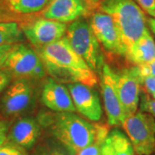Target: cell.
I'll return each instance as SVG.
<instances>
[{"mask_svg":"<svg viewBox=\"0 0 155 155\" xmlns=\"http://www.w3.org/2000/svg\"><path fill=\"white\" fill-rule=\"evenodd\" d=\"M139 107L140 111L150 114L155 117V99L151 97L144 91L140 92V95Z\"/></svg>","mask_w":155,"mask_h":155,"instance_id":"22","label":"cell"},{"mask_svg":"<svg viewBox=\"0 0 155 155\" xmlns=\"http://www.w3.org/2000/svg\"><path fill=\"white\" fill-rule=\"evenodd\" d=\"M76 111L91 122H98L103 116V110L97 92L93 87L80 83L68 84Z\"/></svg>","mask_w":155,"mask_h":155,"instance_id":"12","label":"cell"},{"mask_svg":"<svg viewBox=\"0 0 155 155\" xmlns=\"http://www.w3.org/2000/svg\"><path fill=\"white\" fill-rule=\"evenodd\" d=\"M114 155H135L129 139L122 131L115 129L109 134Z\"/></svg>","mask_w":155,"mask_h":155,"instance_id":"19","label":"cell"},{"mask_svg":"<svg viewBox=\"0 0 155 155\" xmlns=\"http://www.w3.org/2000/svg\"><path fill=\"white\" fill-rule=\"evenodd\" d=\"M51 0H5L10 10L17 14H30L41 11Z\"/></svg>","mask_w":155,"mask_h":155,"instance_id":"18","label":"cell"},{"mask_svg":"<svg viewBox=\"0 0 155 155\" xmlns=\"http://www.w3.org/2000/svg\"><path fill=\"white\" fill-rule=\"evenodd\" d=\"M100 10L110 15L116 23L126 53L149 30L145 12L133 0H102Z\"/></svg>","mask_w":155,"mask_h":155,"instance_id":"2","label":"cell"},{"mask_svg":"<svg viewBox=\"0 0 155 155\" xmlns=\"http://www.w3.org/2000/svg\"><path fill=\"white\" fill-rule=\"evenodd\" d=\"M138 155L155 153V117L142 111L127 116L121 125Z\"/></svg>","mask_w":155,"mask_h":155,"instance_id":"6","label":"cell"},{"mask_svg":"<svg viewBox=\"0 0 155 155\" xmlns=\"http://www.w3.org/2000/svg\"><path fill=\"white\" fill-rule=\"evenodd\" d=\"M140 80L143 91L155 99V77H142Z\"/></svg>","mask_w":155,"mask_h":155,"instance_id":"25","label":"cell"},{"mask_svg":"<svg viewBox=\"0 0 155 155\" xmlns=\"http://www.w3.org/2000/svg\"><path fill=\"white\" fill-rule=\"evenodd\" d=\"M1 70L17 79H39L44 77V65L38 54L23 43L14 45Z\"/></svg>","mask_w":155,"mask_h":155,"instance_id":"5","label":"cell"},{"mask_svg":"<svg viewBox=\"0 0 155 155\" xmlns=\"http://www.w3.org/2000/svg\"><path fill=\"white\" fill-rule=\"evenodd\" d=\"M147 24L149 25L150 29L155 35V17H152L147 19Z\"/></svg>","mask_w":155,"mask_h":155,"instance_id":"31","label":"cell"},{"mask_svg":"<svg viewBox=\"0 0 155 155\" xmlns=\"http://www.w3.org/2000/svg\"><path fill=\"white\" fill-rule=\"evenodd\" d=\"M34 155H76L61 142H48L36 148Z\"/></svg>","mask_w":155,"mask_h":155,"instance_id":"21","label":"cell"},{"mask_svg":"<svg viewBox=\"0 0 155 155\" xmlns=\"http://www.w3.org/2000/svg\"><path fill=\"white\" fill-rule=\"evenodd\" d=\"M3 15H4V13H3V5H2V2L0 0V22H2L1 18L3 17Z\"/></svg>","mask_w":155,"mask_h":155,"instance_id":"33","label":"cell"},{"mask_svg":"<svg viewBox=\"0 0 155 155\" xmlns=\"http://www.w3.org/2000/svg\"><path fill=\"white\" fill-rule=\"evenodd\" d=\"M125 56L135 66H140L155 59V41L149 30L128 49Z\"/></svg>","mask_w":155,"mask_h":155,"instance_id":"16","label":"cell"},{"mask_svg":"<svg viewBox=\"0 0 155 155\" xmlns=\"http://www.w3.org/2000/svg\"><path fill=\"white\" fill-rule=\"evenodd\" d=\"M88 5H97V4H98L101 0H84Z\"/></svg>","mask_w":155,"mask_h":155,"instance_id":"32","label":"cell"},{"mask_svg":"<svg viewBox=\"0 0 155 155\" xmlns=\"http://www.w3.org/2000/svg\"><path fill=\"white\" fill-rule=\"evenodd\" d=\"M39 136L40 127L36 120L31 117H22L9 128L7 140L27 150L33 147Z\"/></svg>","mask_w":155,"mask_h":155,"instance_id":"15","label":"cell"},{"mask_svg":"<svg viewBox=\"0 0 155 155\" xmlns=\"http://www.w3.org/2000/svg\"><path fill=\"white\" fill-rule=\"evenodd\" d=\"M38 49V55L45 69L54 79L67 81L69 84H84L91 87H94L97 83L96 72L74 52L66 36Z\"/></svg>","mask_w":155,"mask_h":155,"instance_id":"1","label":"cell"},{"mask_svg":"<svg viewBox=\"0 0 155 155\" xmlns=\"http://www.w3.org/2000/svg\"><path fill=\"white\" fill-rule=\"evenodd\" d=\"M145 13L155 17V0H133Z\"/></svg>","mask_w":155,"mask_h":155,"instance_id":"26","label":"cell"},{"mask_svg":"<svg viewBox=\"0 0 155 155\" xmlns=\"http://www.w3.org/2000/svg\"><path fill=\"white\" fill-rule=\"evenodd\" d=\"M109 136V129L104 125H97V134L95 140L79 151L76 155H100L101 148L107 137Z\"/></svg>","mask_w":155,"mask_h":155,"instance_id":"20","label":"cell"},{"mask_svg":"<svg viewBox=\"0 0 155 155\" xmlns=\"http://www.w3.org/2000/svg\"><path fill=\"white\" fill-rule=\"evenodd\" d=\"M11 78V77L7 72L4 70H0V92L3 91L10 84Z\"/></svg>","mask_w":155,"mask_h":155,"instance_id":"29","label":"cell"},{"mask_svg":"<svg viewBox=\"0 0 155 155\" xmlns=\"http://www.w3.org/2000/svg\"><path fill=\"white\" fill-rule=\"evenodd\" d=\"M89 23L97 40L106 50L120 55L126 54L116 23L110 15L97 12L92 15Z\"/></svg>","mask_w":155,"mask_h":155,"instance_id":"9","label":"cell"},{"mask_svg":"<svg viewBox=\"0 0 155 155\" xmlns=\"http://www.w3.org/2000/svg\"><path fill=\"white\" fill-rule=\"evenodd\" d=\"M152 155H155V153H153V154H152Z\"/></svg>","mask_w":155,"mask_h":155,"instance_id":"34","label":"cell"},{"mask_svg":"<svg viewBox=\"0 0 155 155\" xmlns=\"http://www.w3.org/2000/svg\"><path fill=\"white\" fill-rule=\"evenodd\" d=\"M100 155H114L113 153V149H112V145L110 137L108 136L105 141L104 142V144L102 146Z\"/></svg>","mask_w":155,"mask_h":155,"instance_id":"30","label":"cell"},{"mask_svg":"<svg viewBox=\"0 0 155 155\" xmlns=\"http://www.w3.org/2000/svg\"><path fill=\"white\" fill-rule=\"evenodd\" d=\"M14 45H5V46H1L0 47V70L2 69V67L5 64L7 56L9 54V53L11 52V50L13 48Z\"/></svg>","mask_w":155,"mask_h":155,"instance_id":"28","label":"cell"},{"mask_svg":"<svg viewBox=\"0 0 155 155\" xmlns=\"http://www.w3.org/2000/svg\"><path fill=\"white\" fill-rule=\"evenodd\" d=\"M117 91L125 117L134 115L138 111L140 80L135 67L125 69L117 74Z\"/></svg>","mask_w":155,"mask_h":155,"instance_id":"11","label":"cell"},{"mask_svg":"<svg viewBox=\"0 0 155 155\" xmlns=\"http://www.w3.org/2000/svg\"><path fill=\"white\" fill-rule=\"evenodd\" d=\"M10 123L5 120H0V147L7 140Z\"/></svg>","mask_w":155,"mask_h":155,"instance_id":"27","label":"cell"},{"mask_svg":"<svg viewBox=\"0 0 155 155\" xmlns=\"http://www.w3.org/2000/svg\"><path fill=\"white\" fill-rule=\"evenodd\" d=\"M22 28L16 22H0V47L22 43L24 40Z\"/></svg>","mask_w":155,"mask_h":155,"instance_id":"17","label":"cell"},{"mask_svg":"<svg viewBox=\"0 0 155 155\" xmlns=\"http://www.w3.org/2000/svg\"><path fill=\"white\" fill-rule=\"evenodd\" d=\"M85 12L83 0H51L43 12L47 19L67 23L78 20Z\"/></svg>","mask_w":155,"mask_h":155,"instance_id":"14","label":"cell"},{"mask_svg":"<svg viewBox=\"0 0 155 155\" xmlns=\"http://www.w3.org/2000/svg\"><path fill=\"white\" fill-rule=\"evenodd\" d=\"M140 78L155 77V59L140 66H135Z\"/></svg>","mask_w":155,"mask_h":155,"instance_id":"24","label":"cell"},{"mask_svg":"<svg viewBox=\"0 0 155 155\" xmlns=\"http://www.w3.org/2000/svg\"><path fill=\"white\" fill-rule=\"evenodd\" d=\"M34 88L28 79L19 78L8 87L1 101V110L6 117L24 113L33 104Z\"/></svg>","mask_w":155,"mask_h":155,"instance_id":"8","label":"cell"},{"mask_svg":"<svg viewBox=\"0 0 155 155\" xmlns=\"http://www.w3.org/2000/svg\"><path fill=\"white\" fill-rule=\"evenodd\" d=\"M41 101L45 106L56 113L75 112L69 90L54 78H48L41 92Z\"/></svg>","mask_w":155,"mask_h":155,"instance_id":"13","label":"cell"},{"mask_svg":"<svg viewBox=\"0 0 155 155\" xmlns=\"http://www.w3.org/2000/svg\"><path fill=\"white\" fill-rule=\"evenodd\" d=\"M50 116L47 123L54 138L76 154L97 137V124L91 123L74 112H60Z\"/></svg>","mask_w":155,"mask_h":155,"instance_id":"3","label":"cell"},{"mask_svg":"<svg viewBox=\"0 0 155 155\" xmlns=\"http://www.w3.org/2000/svg\"><path fill=\"white\" fill-rule=\"evenodd\" d=\"M65 36L74 52L86 62L91 69L95 72H101L104 57L90 23L78 19L67 27Z\"/></svg>","mask_w":155,"mask_h":155,"instance_id":"4","label":"cell"},{"mask_svg":"<svg viewBox=\"0 0 155 155\" xmlns=\"http://www.w3.org/2000/svg\"><path fill=\"white\" fill-rule=\"evenodd\" d=\"M67 28L66 23L41 18L26 25L22 30L24 36L35 47L41 48L64 37Z\"/></svg>","mask_w":155,"mask_h":155,"instance_id":"10","label":"cell"},{"mask_svg":"<svg viewBox=\"0 0 155 155\" xmlns=\"http://www.w3.org/2000/svg\"><path fill=\"white\" fill-rule=\"evenodd\" d=\"M0 155H28L26 149L15 144L11 141L6 140L0 147Z\"/></svg>","mask_w":155,"mask_h":155,"instance_id":"23","label":"cell"},{"mask_svg":"<svg viewBox=\"0 0 155 155\" xmlns=\"http://www.w3.org/2000/svg\"><path fill=\"white\" fill-rule=\"evenodd\" d=\"M117 74L107 64L101 71V91L108 123L110 126H121L126 118L117 91Z\"/></svg>","mask_w":155,"mask_h":155,"instance_id":"7","label":"cell"}]
</instances>
